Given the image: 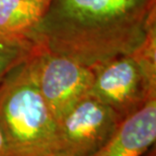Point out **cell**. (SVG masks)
<instances>
[{"instance_id": "8992f818", "label": "cell", "mask_w": 156, "mask_h": 156, "mask_svg": "<svg viewBox=\"0 0 156 156\" xmlns=\"http://www.w3.org/2000/svg\"><path fill=\"white\" fill-rule=\"evenodd\" d=\"M156 96L125 118L108 142L91 156H143L155 146Z\"/></svg>"}, {"instance_id": "3957f363", "label": "cell", "mask_w": 156, "mask_h": 156, "mask_svg": "<svg viewBox=\"0 0 156 156\" xmlns=\"http://www.w3.org/2000/svg\"><path fill=\"white\" fill-rule=\"evenodd\" d=\"M90 94L110 107L122 121L156 96V76L148 74L133 53L91 66Z\"/></svg>"}, {"instance_id": "277c9868", "label": "cell", "mask_w": 156, "mask_h": 156, "mask_svg": "<svg viewBox=\"0 0 156 156\" xmlns=\"http://www.w3.org/2000/svg\"><path fill=\"white\" fill-rule=\"evenodd\" d=\"M30 66L37 86L57 122L90 92L91 66L50 51L42 44L36 42Z\"/></svg>"}, {"instance_id": "ba28073f", "label": "cell", "mask_w": 156, "mask_h": 156, "mask_svg": "<svg viewBox=\"0 0 156 156\" xmlns=\"http://www.w3.org/2000/svg\"><path fill=\"white\" fill-rule=\"evenodd\" d=\"M0 156H10L9 148L4 137V134L0 129Z\"/></svg>"}, {"instance_id": "9c48e42d", "label": "cell", "mask_w": 156, "mask_h": 156, "mask_svg": "<svg viewBox=\"0 0 156 156\" xmlns=\"http://www.w3.org/2000/svg\"><path fill=\"white\" fill-rule=\"evenodd\" d=\"M36 156H65V155L59 153V152H55V151H47V152H44V153H41Z\"/></svg>"}, {"instance_id": "30bf717a", "label": "cell", "mask_w": 156, "mask_h": 156, "mask_svg": "<svg viewBox=\"0 0 156 156\" xmlns=\"http://www.w3.org/2000/svg\"><path fill=\"white\" fill-rule=\"evenodd\" d=\"M143 156H156V152H155V146H153L150 150H149L147 153L144 154Z\"/></svg>"}, {"instance_id": "52a82bcc", "label": "cell", "mask_w": 156, "mask_h": 156, "mask_svg": "<svg viewBox=\"0 0 156 156\" xmlns=\"http://www.w3.org/2000/svg\"><path fill=\"white\" fill-rule=\"evenodd\" d=\"M35 48L36 42L30 37L0 38V83L32 56Z\"/></svg>"}, {"instance_id": "5b68a950", "label": "cell", "mask_w": 156, "mask_h": 156, "mask_svg": "<svg viewBox=\"0 0 156 156\" xmlns=\"http://www.w3.org/2000/svg\"><path fill=\"white\" fill-rule=\"evenodd\" d=\"M121 122L110 107L88 93L58 120L52 151L65 156H91L108 142Z\"/></svg>"}, {"instance_id": "6da1fadb", "label": "cell", "mask_w": 156, "mask_h": 156, "mask_svg": "<svg viewBox=\"0 0 156 156\" xmlns=\"http://www.w3.org/2000/svg\"><path fill=\"white\" fill-rule=\"evenodd\" d=\"M156 20V0H51L30 37L87 66L129 54Z\"/></svg>"}, {"instance_id": "7a4b0ae2", "label": "cell", "mask_w": 156, "mask_h": 156, "mask_svg": "<svg viewBox=\"0 0 156 156\" xmlns=\"http://www.w3.org/2000/svg\"><path fill=\"white\" fill-rule=\"evenodd\" d=\"M30 58L0 83V129L10 156L52 151L57 132V120L35 82Z\"/></svg>"}]
</instances>
